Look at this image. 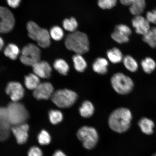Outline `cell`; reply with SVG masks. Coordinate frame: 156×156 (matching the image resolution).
<instances>
[{"label":"cell","instance_id":"obj_1","mask_svg":"<svg viewBox=\"0 0 156 156\" xmlns=\"http://www.w3.org/2000/svg\"><path fill=\"white\" fill-rule=\"evenodd\" d=\"M132 119L131 111L127 108L120 107L111 113L108 119V125L113 131L122 133L129 129Z\"/></svg>","mask_w":156,"mask_h":156},{"label":"cell","instance_id":"obj_2","mask_svg":"<svg viewBox=\"0 0 156 156\" xmlns=\"http://www.w3.org/2000/svg\"><path fill=\"white\" fill-rule=\"evenodd\" d=\"M65 44L68 50L76 54L82 55L89 51V42L85 33L75 31L68 34L66 38Z\"/></svg>","mask_w":156,"mask_h":156},{"label":"cell","instance_id":"obj_3","mask_svg":"<svg viewBox=\"0 0 156 156\" xmlns=\"http://www.w3.org/2000/svg\"><path fill=\"white\" fill-rule=\"evenodd\" d=\"M78 98L77 94L71 90L64 89L54 92L51 97L55 105L61 108H67L73 106Z\"/></svg>","mask_w":156,"mask_h":156},{"label":"cell","instance_id":"obj_4","mask_svg":"<svg viewBox=\"0 0 156 156\" xmlns=\"http://www.w3.org/2000/svg\"><path fill=\"white\" fill-rule=\"evenodd\" d=\"M7 108L9 122L11 126L24 123L29 119L28 111L20 103L12 102L9 104Z\"/></svg>","mask_w":156,"mask_h":156},{"label":"cell","instance_id":"obj_5","mask_svg":"<svg viewBox=\"0 0 156 156\" xmlns=\"http://www.w3.org/2000/svg\"><path fill=\"white\" fill-rule=\"evenodd\" d=\"M110 82L115 91L122 95L128 94L131 92L134 86L131 78L121 73L114 74L111 78Z\"/></svg>","mask_w":156,"mask_h":156},{"label":"cell","instance_id":"obj_6","mask_svg":"<svg viewBox=\"0 0 156 156\" xmlns=\"http://www.w3.org/2000/svg\"><path fill=\"white\" fill-rule=\"evenodd\" d=\"M77 136L84 148L91 150L95 147L99 140V134L93 127L83 126L77 130Z\"/></svg>","mask_w":156,"mask_h":156},{"label":"cell","instance_id":"obj_7","mask_svg":"<svg viewBox=\"0 0 156 156\" xmlns=\"http://www.w3.org/2000/svg\"><path fill=\"white\" fill-rule=\"evenodd\" d=\"M41 50L34 44H29L23 48L20 60L21 63L27 66H32L40 61Z\"/></svg>","mask_w":156,"mask_h":156},{"label":"cell","instance_id":"obj_8","mask_svg":"<svg viewBox=\"0 0 156 156\" xmlns=\"http://www.w3.org/2000/svg\"><path fill=\"white\" fill-rule=\"evenodd\" d=\"M15 20L12 13L7 8L0 6V34H5L12 30Z\"/></svg>","mask_w":156,"mask_h":156},{"label":"cell","instance_id":"obj_9","mask_svg":"<svg viewBox=\"0 0 156 156\" xmlns=\"http://www.w3.org/2000/svg\"><path fill=\"white\" fill-rule=\"evenodd\" d=\"M132 34V30L127 25L120 24L117 25L112 34L113 40L118 44H122L129 41V37Z\"/></svg>","mask_w":156,"mask_h":156},{"label":"cell","instance_id":"obj_10","mask_svg":"<svg viewBox=\"0 0 156 156\" xmlns=\"http://www.w3.org/2000/svg\"><path fill=\"white\" fill-rule=\"evenodd\" d=\"M5 92L10 97L12 102H18L24 97L25 90L20 83L17 82H11L8 84Z\"/></svg>","mask_w":156,"mask_h":156},{"label":"cell","instance_id":"obj_11","mask_svg":"<svg viewBox=\"0 0 156 156\" xmlns=\"http://www.w3.org/2000/svg\"><path fill=\"white\" fill-rule=\"evenodd\" d=\"M54 89L53 86L49 83H41L34 90L33 95L38 100H47L51 98L53 95Z\"/></svg>","mask_w":156,"mask_h":156},{"label":"cell","instance_id":"obj_12","mask_svg":"<svg viewBox=\"0 0 156 156\" xmlns=\"http://www.w3.org/2000/svg\"><path fill=\"white\" fill-rule=\"evenodd\" d=\"M132 24L136 34L142 36L146 34L151 29L149 21L141 15L134 16L132 20Z\"/></svg>","mask_w":156,"mask_h":156},{"label":"cell","instance_id":"obj_13","mask_svg":"<svg viewBox=\"0 0 156 156\" xmlns=\"http://www.w3.org/2000/svg\"><path fill=\"white\" fill-rule=\"evenodd\" d=\"M29 126L25 123L13 126L11 131L15 136L16 141L19 144L25 143L28 137Z\"/></svg>","mask_w":156,"mask_h":156},{"label":"cell","instance_id":"obj_14","mask_svg":"<svg viewBox=\"0 0 156 156\" xmlns=\"http://www.w3.org/2000/svg\"><path fill=\"white\" fill-rule=\"evenodd\" d=\"M123 5L129 6L130 12L133 15H141L146 7L145 0H120Z\"/></svg>","mask_w":156,"mask_h":156},{"label":"cell","instance_id":"obj_15","mask_svg":"<svg viewBox=\"0 0 156 156\" xmlns=\"http://www.w3.org/2000/svg\"><path fill=\"white\" fill-rule=\"evenodd\" d=\"M32 67L34 73L40 78L48 79L51 76L52 68L47 62L39 61Z\"/></svg>","mask_w":156,"mask_h":156},{"label":"cell","instance_id":"obj_16","mask_svg":"<svg viewBox=\"0 0 156 156\" xmlns=\"http://www.w3.org/2000/svg\"><path fill=\"white\" fill-rule=\"evenodd\" d=\"M50 32L46 29L40 28L35 34L33 40L36 41L41 47L46 48L50 45Z\"/></svg>","mask_w":156,"mask_h":156},{"label":"cell","instance_id":"obj_17","mask_svg":"<svg viewBox=\"0 0 156 156\" xmlns=\"http://www.w3.org/2000/svg\"><path fill=\"white\" fill-rule=\"evenodd\" d=\"M108 62L104 58H98L92 64L93 71L100 75H106L108 71Z\"/></svg>","mask_w":156,"mask_h":156},{"label":"cell","instance_id":"obj_18","mask_svg":"<svg viewBox=\"0 0 156 156\" xmlns=\"http://www.w3.org/2000/svg\"><path fill=\"white\" fill-rule=\"evenodd\" d=\"M95 112V107L91 101H84L79 108V112L81 117L89 118L93 116Z\"/></svg>","mask_w":156,"mask_h":156},{"label":"cell","instance_id":"obj_19","mask_svg":"<svg viewBox=\"0 0 156 156\" xmlns=\"http://www.w3.org/2000/svg\"><path fill=\"white\" fill-rule=\"evenodd\" d=\"M138 125L142 132L146 135H150L153 133L155 124L150 119L146 118L141 119L138 122Z\"/></svg>","mask_w":156,"mask_h":156},{"label":"cell","instance_id":"obj_20","mask_svg":"<svg viewBox=\"0 0 156 156\" xmlns=\"http://www.w3.org/2000/svg\"><path fill=\"white\" fill-rule=\"evenodd\" d=\"M74 67L78 73H83L87 67V63L81 54H76L73 57Z\"/></svg>","mask_w":156,"mask_h":156},{"label":"cell","instance_id":"obj_21","mask_svg":"<svg viewBox=\"0 0 156 156\" xmlns=\"http://www.w3.org/2000/svg\"><path fill=\"white\" fill-rule=\"evenodd\" d=\"M107 56L109 61L113 64H118L122 61L123 56L119 49L113 48L107 52Z\"/></svg>","mask_w":156,"mask_h":156},{"label":"cell","instance_id":"obj_22","mask_svg":"<svg viewBox=\"0 0 156 156\" xmlns=\"http://www.w3.org/2000/svg\"><path fill=\"white\" fill-rule=\"evenodd\" d=\"M40 77L34 73L25 76L24 83L25 87L30 90H34L40 83Z\"/></svg>","mask_w":156,"mask_h":156},{"label":"cell","instance_id":"obj_23","mask_svg":"<svg viewBox=\"0 0 156 156\" xmlns=\"http://www.w3.org/2000/svg\"><path fill=\"white\" fill-rule=\"evenodd\" d=\"M53 66L54 69L62 75H67L69 73V64L64 59L62 58L56 59L54 62Z\"/></svg>","mask_w":156,"mask_h":156},{"label":"cell","instance_id":"obj_24","mask_svg":"<svg viewBox=\"0 0 156 156\" xmlns=\"http://www.w3.org/2000/svg\"><path fill=\"white\" fill-rule=\"evenodd\" d=\"M143 40L153 48H156V27L150 29L148 32L143 36Z\"/></svg>","mask_w":156,"mask_h":156},{"label":"cell","instance_id":"obj_25","mask_svg":"<svg viewBox=\"0 0 156 156\" xmlns=\"http://www.w3.org/2000/svg\"><path fill=\"white\" fill-rule=\"evenodd\" d=\"M124 67L129 71L131 73H134L137 71L138 65L137 62L130 55H126L123 58L122 60Z\"/></svg>","mask_w":156,"mask_h":156},{"label":"cell","instance_id":"obj_26","mask_svg":"<svg viewBox=\"0 0 156 156\" xmlns=\"http://www.w3.org/2000/svg\"><path fill=\"white\" fill-rule=\"evenodd\" d=\"M141 64L143 71L147 74L151 73L156 67V62L153 58L150 57L144 58L142 60Z\"/></svg>","mask_w":156,"mask_h":156},{"label":"cell","instance_id":"obj_27","mask_svg":"<svg viewBox=\"0 0 156 156\" xmlns=\"http://www.w3.org/2000/svg\"><path fill=\"white\" fill-rule=\"evenodd\" d=\"M20 53L18 46L14 44H9L5 48L4 54L5 56L12 60L16 59Z\"/></svg>","mask_w":156,"mask_h":156},{"label":"cell","instance_id":"obj_28","mask_svg":"<svg viewBox=\"0 0 156 156\" xmlns=\"http://www.w3.org/2000/svg\"><path fill=\"white\" fill-rule=\"evenodd\" d=\"M11 126L8 122L0 120V141H4L9 137Z\"/></svg>","mask_w":156,"mask_h":156},{"label":"cell","instance_id":"obj_29","mask_svg":"<svg viewBox=\"0 0 156 156\" xmlns=\"http://www.w3.org/2000/svg\"><path fill=\"white\" fill-rule=\"evenodd\" d=\"M50 121L52 124L56 125L59 123L63 120V113L58 110H51L48 113Z\"/></svg>","mask_w":156,"mask_h":156},{"label":"cell","instance_id":"obj_30","mask_svg":"<svg viewBox=\"0 0 156 156\" xmlns=\"http://www.w3.org/2000/svg\"><path fill=\"white\" fill-rule=\"evenodd\" d=\"M63 26L66 30L73 33L76 30L78 24L76 20L74 17H71L64 20L63 21Z\"/></svg>","mask_w":156,"mask_h":156},{"label":"cell","instance_id":"obj_31","mask_svg":"<svg viewBox=\"0 0 156 156\" xmlns=\"http://www.w3.org/2000/svg\"><path fill=\"white\" fill-rule=\"evenodd\" d=\"M50 37L56 41L61 40L64 36V31L60 27L55 26L52 27L50 30Z\"/></svg>","mask_w":156,"mask_h":156},{"label":"cell","instance_id":"obj_32","mask_svg":"<svg viewBox=\"0 0 156 156\" xmlns=\"http://www.w3.org/2000/svg\"><path fill=\"white\" fill-rule=\"evenodd\" d=\"M38 141L41 145H47L51 141V137L49 133L45 130H42L39 134L38 136Z\"/></svg>","mask_w":156,"mask_h":156},{"label":"cell","instance_id":"obj_33","mask_svg":"<svg viewBox=\"0 0 156 156\" xmlns=\"http://www.w3.org/2000/svg\"><path fill=\"white\" fill-rule=\"evenodd\" d=\"M117 0H98V5L102 9H110L116 5Z\"/></svg>","mask_w":156,"mask_h":156},{"label":"cell","instance_id":"obj_34","mask_svg":"<svg viewBox=\"0 0 156 156\" xmlns=\"http://www.w3.org/2000/svg\"><path fill=\"white\" fill-rule=\"evenodd\" d=\"M146 18L150 23L156 25V8L146 13Z\"/></svg>","mask_w":156,"mask_h":156},{"label":"cell","instance_id":"obj_35","mask_svg":"<svg viewBox=\"0 0 156 156\" xmlns=\"http://www.w3.org/2000/svg\"><path fill=\"white\" fill-rule=\"evenodd\" d=\"M28 156H43L42 152L40 148L34 146L29 150Z\"/></svg>","mask_w":156,"mask_h":156},{"label":"cell","instance_id":"obj_36","mask_svg":"<svg viewBox=\"0 0 156 156\" xmlns=\"http://www.w3.org/2000/svg\"><path fill=\"white\" fill-rule=\"evenodd\" d=\"M0 120L5 121L9 123L7 107H0Z\"/></svg>","mask_w":156,"mask_h":156},{"label":"cell","instance_id":"obj_37","mask_svg":"<svg viewBox=\"0 0 156 156\" xmlns=\"http://www.w3.org/2000/svg\"><path fill=\"white\" fill-rule=\"evenodd\" d=\"M21 0H7L8 4L12 8H16L20 4Z\"/></svg>","mask_w":156,"mask_h":156},{"label":"cell","instance_id":"obj_38","mask_svg":"<svg viewBox=\"0 0 156 156\" xmlns=\"http://www.w3.org/2000/svg\"><path fill=\"white\" fill-rule=\"evenodd\" d=\"M53 156H67L65 154L63 151H56L55 152L53 155Z\"/></svg>","mask_w":156,"mask_h":156},{"label":"cell","instance_id":"obj_39","mask_svg":"<svg viewBox=\"0 0 156 156\" xmlns=\"http://www.w3.org/2000/svg\"><path fill=\"white\" fill-rule=\"evenodd\" d=\"M4 45V42L3 39L0 37V51L2 49Z\"/></svg>","mask_w":156,"mask_h":156},{"label":"cell","instance_id":"obj_40","mask_svg":"<svg viewBox=\"0 0 156 156\" xmlns=\"http://www.w3.org/2000/svg\"><path fill=\"white\" fill-rule=\"evenodd\" d=\"M151 156H156V153L153 154Z\"/></svg>","mask_w":156,"mask_h":156}]
</instances>
